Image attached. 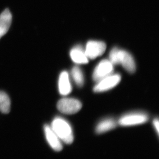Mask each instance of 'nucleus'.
Masks as SVG:
<instances>
[{"mask_svg":"<svg viewBox=\"0 0 159 159\" xmlns=\"http://www.w3.org/2000/svg\"><path fill=\"white\" fill-rule=\"evenodd\" d=\"M52 129L61 141L71 144L74 141L73 132L70 123L61 117H56L52 123Z\"/></svg>","mask_w":159,"mask_h":159,"instance_id":"obj_1","label":"nucleus"},{"mask_svg":"<svg viewBox=\"0 0 159 159\" xmlns=\"http://www.w3.org/2000/svg\"><path fill=\"white\" fill-rule=\"evenodd\" d=\"M148 119V115L145 113H131L122 116L117 123L122 126H132L145 123Z\"/></svg>","mask_w":159,"mask_h":159,"instance_id":"obj_2","label":"nucleus"},{"mask_svg":"<svg viewBox=\"0 0 159 159\" xmlns=\"http://www.w3.org/2000/svg\"><path fill=\"white\" fill-rule=\"evenodd\" d=\"M57 106L59 111L63 114H74L80 111L82 108V104L77 99L65 98L59 101Z\"/></svg>","mask_w":159,"mask_h":159,"instance_id":"obj_3","label":"nucleus"},{"mask_svg":"<svg viewBox=\"0 0 159 159\" xmlns=\"http://www.w3.org/2000/svg\"><path fill=\"white\" fill-rule=\"evenodd\" d=\"M120 80L121 77L119 74H111L98 81V84L94 86V91L99 93L111 89L119 84Z\"/></svg>","mask_w":159,"mask_h":159,"instance_id":"obj_4","label":"nucleus"},{"mask_svg":"<svg viewBox=\"0 0 159 159\" xmlns=\"http://www.w3.org/2000/svg\"><path fill=\"white\" fill-rule=\"evenodd\" d=\"M106 49V45L105 42L100 41H89L87 44L84 52L88 59L93 60L102 55Z\"/></svg>","mask_w":159,"mask_h":159,"instance_id":"obj_5","label":"nucleus"},{"mask_svg":"<svg viewBox=\"0 0 159 159\" xmlns=\"http://www.w3.org/2000/svg\"><path fill=\"white\" fill-rule=\"evenodd\" d=\"M113 71V65L109 60H102L95 68L93 74V80L98 82L108 75H111Z\"/></svg>","mask_w":159,"mask_h":159,"instance_id":"obj_6","label":"nucleus"},{"mask_svg":"<svg viewBox=\"0 0 159 159\" xmlns=\"http://www.w3.org/2000/svg\"><path fill=\"white\" fill-rule=\"evenodd\" d=\"M45 137L52 148L56 152H60L62 149V144L56 134L49 125H46L44 127Z\"/></svg>","mask_w":159,"mask_h":159,"instance_id":"obj_7","label":"nucleus"},{"mask_svg":"<svg viewBox=\"0 0 159 159\" xmlns=\"http://www.w3.org/2000/svg\"><path fill=\"white\" fill-rule=\"evenodd\" d=\"M119 64L122 65L129 73H134L136 69L135 62L132 55L127 51L120 49Z\"/></svg>","mask_w":159,"mask_h":159,"instance_id":"obj_8","label":"nucleus"},{"mask_svg":"<svg viewBox=\"0 0 159 159\" xmlns=\"http://www.w3.org/2000/svg\"><path fill=\"white\" fill-rule=\"evenodd\" d=\"M12 21V15L9 9H5L0 15V39L6 34Z\"/></svg>","mask_w":159,"mask_h":159,"instance_id":"obj_9","label":"nucleus"},{"mask_svg":"<svg viewBox=\"0 0 159 159\" xmlns=\"http://www.w3.org/2000/svg\"><path fill=\"white\" fill-rule=\"evenodd\" d=\"M58 89L60 94L64 96L69 94L72 91L69 75L66 71H64L60 75L58 81Z\"/></svg>","mask_w":159,"mask_h":159,"instance_id":"obj_10","label":"nucleus"},{"mask_svg":"<svg viewBox=\"0 0 159 159\" xmlns=\"http://www.w3.org/2000/svg\"><path fill=\"white\" fill-rule=\"evenodd\" d=\"M70 56L72 60L79 64H85L88 63V58L85 52L80 46L73 48L70 52Z\"/></svg>","mask_w":159,"mask_h":159,"instance_id":"obj_11","label":"nucleus"},{"mask_svg":"<svg viewBox=\"0 0 159 159\" xmlns=\"http://www.w3.org/2000/svg\"><path fill=\"white\" fill-rule=\"evenodd\" d=\"M118 123L113 118H106L99 122L96 126V133L102 134L114 129L117 126Z\"/></svg>","mask_w":159,"mask_h":159,"instance_id":"obj_12","label":"nucleus"},{"mask_svg":"<svg viewBox=\"0 0 159 159\" xmlns=\"http://www.w3.org/2000/svg\"><path fill=\"white\" fill-rule=\"evenodd\" d=\"M11 100L7 94L0 91V111L8 114L11 111Z\"/></svg>","mask_w":159,"mask_h":159,"instance_id":"obj_13","label":"nucleus"},{"mask_svg":"<svg viewBox=\"0 0 159 159\" xmlns=\"http://www.w3.org/2000/svg\"><path fill=\"white\" fill-rule=\"evenodd\" d=\"M71 74L77 85L79 87H82L84 84V77L81 69L77 66L74 67L72 69Z\"/></svg>","mask_w":159,"mask_h":159,"instance_id":"obj_14","label":"nucleus"},{"mask_svg":"<svg viewBox=\"0 0 159 159\" xmlns=\"http://www.w3.org/2000/svg\"><path fill=\"white\" fill-rule=\"evenodd\" d=\"M120 49L117 48H113L109 54V60L113 65L119 64Z\"/></svg>","mask_w":159,"mask_h":159,"instance_id":"obj_15","label":"nucleus"},{"mask_svg":"<svg viewBox=\"0 0 159 159\" xmlns=\"http://www.w3.org/2000/svg\"><path fill=\"white\" fill-rule=\"evenodd\" d=\"M153 126L156 130L157 133L159 134V119L158 118H156L153 121Z\"/></svg>","mask_w":159,"mask_h":159,"instance_id":"obj_16","label":"nucleus"}]
</instances>
